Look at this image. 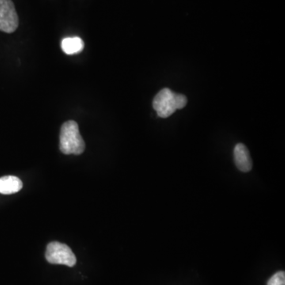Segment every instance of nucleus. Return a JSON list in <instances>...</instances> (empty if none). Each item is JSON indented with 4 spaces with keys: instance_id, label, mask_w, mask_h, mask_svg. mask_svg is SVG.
I'll return each mask as SVG.
<instances>
[{
    "instance_id": "f257e3e1",
    "label": "nucleus",
    "mask_w": 285,
    "mask_h": 285,
    "mask_svg": "<svg viewBox=\"0 0 285 285\" xmlns=\"http://www.w3.org/2000/svg\"><path fill=\"white\" fill-rule=\"evenodd\" d=\"M60 148L64 154L80 156L86 149V144L80 134L78 124L69 120L61 128Z\"/></svg>"
},
{
    "instance_id": "f03ea898",
    "label": "nucleus",
    "mask_w": 285,
    "mask_h": 285,
    "mask_svg": "<svg viewBox=\"0 0 285 285\" xmlns=\"http://www.w3.org/2000/svg\"><path fill=\"white\" fill-rule=\"evenodd\" d=\"M46 258V260L52 264L74 267L77 262L76 255L70 247L58 242H54L48 245Z\"/></svg>"
},
{
    "instance_id": "7ed1b4c3",
    "label": "nucleus",
    "mask_w": 285,
    "mask_h": 285,
    "mask_svg": "<svg viewBox=\"0 0 285 285\" xmlns=\"http://www.w3.org/2000/svg\"><path fill=\"white\" fill-rule=\"evenodd\" d=\"M153 107L160 118H170L178 110L177 94L168 88L162 90L154 98Z\"/></svg>"
},
{
    "instance_id": "20e7f679",
    "label": "nucleus",
    "mask_w": 285,
    "mask_h": 285,
    "mask_svg": "<svg viewBox=\"0 0 285 285\" xmlns=\"http://www.w3.org/2000/svg\"><path fill=\"white\" fill-rule=\"evenodd\" d=\"M18 16L12 0H0V31L12 34L17 30Z\"/></svg>"
},
{
    "instance_id": "39448f33",
    "label": "nucleus",
    "mask_w": 285,
    "mask_h": 285,
    "mask_svg": "<svg viewBox=\"0 0 285 285\" xmlns=\"http://www.w3.org/2000/svg\"><path fill=\"white\" fill-rule=\"evenodd\" d=\"M234 162L238 169L247 173L252 170L253 162L250 158L249 150L242 144L236 145L234 150Z\"/></svg>"
},
{
    "instance_id": "423d86ee",
    "label": "nucleus",
    "mask_w": 285,
    "mask_h": 285,
    "mask_svg": "<svg viewBox=\"0 0 285 285\" xmlns=\"http://www.w3.org/2000/svg\"><path fill=\"white\" fill-rule=\"evenodd\" d=\"M23 188L22 182L14 176H6L0 178V194L12 195L17 194Z\"/></svg>"
},
{
    "instance_id": "0eeeda50",
    "label": "nucleus",
    "mask_w": 285,
    "mask_h": 285,
    "mask_svg": "<svg viewBox=\"0 0 285 285\" xmlns=\"http://www.w3.org/2000/svg\"><path fill=\"white\" fill-rule=\"evenodd\" d=\"M64 52L66 55L72 56L82 52L85 48L84 40L78 36L64 39L61 44Z\"/></svg>"
},
{
    "instance_id": "6e6552de",
    "label": "nucleus",
    "mask_w": 285,
    "mask_h": 285,
    "mask_svg": "<svg viewBox=\"0 0 285 285\" xmlns=\"http://www.w3.org/2000/svg\"><path fill=\"white\" fill-rule=\"evenodd\" d=\"M267 285H285L284 272H278L270 278Z\"/></svg>"
}]
</instances>
